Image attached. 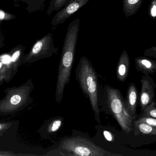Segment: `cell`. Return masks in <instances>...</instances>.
<instances>
[{
  "mask_svg": "<svg viewBox=\"0 0 156 156\" xmlns=\"http://www.w3.org/2000/svg\"><path fill=\"white\" fill-rule=\"evenodd\" d=\"M80 20H73L68 26L61 55L57 77L55 98L61 103L65 88L70 81L71 72L75 56L76 48L80 29Z\"/></svg>",
  "mask_w": 156,
  "mask_h": 156,
  "instance_id": "obj_1",
  "label": "cell"
},
{
  "mask_svg": "<svg viewBox=\"0 0 156 156\" xmlns=\"http://www.w3.org/2000/svg\"><path fill=\"white\" fill-rule=\"evenodd\" d=\"M76 77L83 93L90 100L95 118L100 124L98 78L91 62L85 56L80 58L76 70Z\"/></svg>",
  "mask_w": 156,
  "mask_h": 156,
  "instance_id": "obj_2",
  "label": "cell"
},
{
  "mask_svg": "<svg viewBox=\"0 0 156 156\" xmlns=\"http://www.w3.org/2000/svg\"><path fill=\"white\" fill-rule=\"evenodd\" d=\"M61 155L74 156H119L95 144L87 139L80 136L65 139L59 147Z\"/></svg>",
  "mask_w": 156,
  "mask_h": 156,
  "instance_id": "obj_3",
  "label": "cell"
},
{
  "mask_svg": "<svg viewBox=\"0 0 156 156\" xmlns=\"http://www.w3.org/2000/svg\"><path fill=\"white\" fill-rule=\"evenodd\" d=\"M106 90L107 102L109 110L122 130L129 134L133 129L134 120L127 110L124 97L118 89L107 86Z\"/></svg>",
  "mask_w": 156,
  "mask_h": 156,
  "instance_id": "obj_4",
  "label": "cell"
},
{
  "mask_svg": "<svg viewBox=\"0 0 156 156\" xmlns=\"http://www.w3.org/2000/svg\"><path fill=\"white\" fill-rule=\"evenodd\" d=\"M31 86L28 84L9 90L0 101V114H8L19 110L26 105L30 98Z\"/></svg>",
  "mask_w": 156,
  "mask_h": 156,
  "instance_id": "obj_5",
  "label": "cell"
},
{
  "mask_svg": "<svg viewBox=\"0 0 156 156\" xmlns=\"http://www.w3.org/2000/svg\"><path fill=\"white\" fill-rule=\"evenodd\" d=\"M141 91L140 97V104L143 110L154 99L156 85L154 80L149 74H144L140 80Z\"/></svg>",
  "mask_w": 156,
  "mask_h": 156,
  "instance_id": "obj_6",
  "label": "cell"
},
{
  "mask_svg": "<svg viewBox=\"0 0 156 156\" xmlns=\"http://www.w3.org/2000/svg\"><path fill=\"white\" fill-rule=\"evenodd\" d=\"M89 1L90 0H70L69 2L64 6V8L55 16L53 19V25H56L63 23Z\"/></svg>",
  "mask_w": 156,
  "mask_h": 156,
  "instance_id": "obj_7",
  "label": "cell"
},
{
  "mask_svg": "<svg viewBox=\"0 0 156 156\" xmlns=\"http://www.w3.org/2000/svg\"><path fill=\"white\" fill-rule=\"evenodd\" d=\"M138 100V92L134 83L129 84L125 99V104L128 112L133 120L136 117V109Z\"/></svg>",
  "mask_w": 156,
  "mask_h": 156,
  "instance_id": "obj_8",
  "label": "cell"
},
{
  "mask_svg": "<svg viewBox=\"0 0 156 156\" xmlns=\"http://www.w3.org/2000/svg\"><path fill=\"white\" fill-rule=\"evenodd\" d=\"M130 66V60L127 51L124 50L119 57L116 69L118 79L120 82L126 81L128 75Z\"/></svg>",
  "mask_w": 156,
  "mask_h": 156,
  "instance_id": "obj_9",
  "label": "cell"
},
{
  "mask_svg": "<svg viewBox=\"0 0 156 156\" xmlns=\"http://www.w3.org/2000/svg\"><path fill=\"white\" fill-rule=\"evenodd\" d=\"M135 64L137 70L144 74H152L156 71V62L154 60L145 57L135 58Z\"/></svg>",
  "mask_w": 156,
  "mask_h": 156,
  "instance_id": "obj_10",
  "label": "cell"
},
{
  "mask_svg": "<svg viewBox=\"0 0 156 156\" xmlns=\"http://www.w3.org/2000/svg\"><path fill=\"white\" fill-rule=\"evenodd\" d=\"M143 0H122L123 12L126 18L136 14L139 10Z\"/></svg>",
  "mask_w": 156,
  "mask_h": 156,
  "instance_id": "obj_11",
  "label": "cell"
},
{
  "mask_svg": "<svg viewBox=\"0 0 156 156\" xmlns=\"http://www.w3.org/2000/svg\"><path fill=\"white\" fill-rule=\"evenodd\" d=\"M135 129V135L140 134L142 135L155 136L156 135V127L150 126L143 123H140L135 121L134 123Z\"/></svg>",
  "mask_w": 156,
  "mask_h": 156,
  "instance_id": "obj_12",
  "label": "cell"
},
{
  "mask_svg": "<svg viewBox=\"0 0 156 156\" xmlns=\"http://www.w3.org/2000/svg\"><path fill=\"white\" fill-rule=\"evenodd\" d=\"M142 116L156 119V103L154 99L144 108Z\"/></svg>",
  "mask_w": 156,
  "mask_h": 156,
  "instance_id": "obj_13",
  "label": "cell"
},
{
  "mask_svg": "<svg viewBox=\"0 0 156 156\" xmlns=\"http://www.w3.org/2000/svg\"><path fill=\"white\" fill-rule=\"evenodd\" d=\"M70 0H53L52 3L51 9L58 10L66 5Z\"/></svg>",
  "mask_w": 156,
  "mask_h": 156,
  "instance_id": "obj_14",
  "label": "cell"
},
{
  "mask_svg": "<svg viewBox=\"0 0 156 156\" xmlns=\"http://www.w3.org/2000/svg\"><path fill=\"white\" fill-rule=\"evenodd\" d=\"M135 121L140 123H145L150 126L156 127V119L153 118L142 116L140 118Z\"/></svg>",
  "mask_w": 156,
  "mask_h": 156,
  "instance_id": "obj_15",
  "label": "cell"
},
{
  "mask_svg": "<svg viewBox=\"0 0 156 156\" xmlns=\"http://www.w3.org/2000/svg\"><path fill=\"white\" fill-rule=\"evenodd\" d=\"M62 120L61 119H55L50 125L49 131L51 132H54L57 131L62 126Z\"/></svg>",
  "mask_w": 156,
  "mask_h": 156,
  "instance_id": "obj_16",
  "label": "cell"
},
{
  "mask_svg": "<svg viewBox=\"0 0 156 156\" xmlns=\"http://www.w3.org/2000/svg\"><path fill=\"white\" fill-rule=\"evenodd\" d=\"M149 13L150 17L155 20L156 17V0H151L150 5Z\"/></svg>",
  "mask_w": 156,
  "mask_h": 156,
  "instance_id": "obj_17",
  "label": "cell"
},
{
  "mask_svg": "<svg viewBox=\"0 0 156 156\" xmlns=\"http://www.w3.org/2000/svg\"><path fill=\"white\" fill-rule=\"evenodd\" d=\"M43 46V44L41 41L36 43L32 50V54L33 55L38 54L41 51Z\"/></svg>",
  "mask_w": 156,
  "mask_h": 156,
  "instance_id": "obj_18",
  "label": "cell"
},
{
  "mask_svg": "<svg viewBox=\"0 0 156 156\" xmlns=\"http://www.w3.org/2000/svg\"><path fill=\"white\" fill-rule=\"evenodd\" d=\"M144 54L146 56H153L156 58V47H151L150 49H147L144 52Z\"/></svg>",
  "mask_w": 156,
  "mask_h": 156,
  "instance_id": "obj_19",
  "label": "cell"
},
{
  "mask_svg": "<svg viewBox=\"0 0 156 156\" xmlns=\"http://www.w3.org/2000/svg\"><path fill=\"white\" fill-rule=\"evenodd\" d=\"M104 136L107 140L108 141H113L114 140V137L111 132L107 130H104L103 132Z\"/></svg>",
  "mask_w": 156,
  "mask_h": 156,
  "instance_id": "obj_20",
  "label": "cell"
},
{
  "mask_svg": "<svg viewBox=\"0 0 156 156\" xmlns=\"http://www.w3.org/2000/svg\"><path fill=\"white\" fill-rule=\"evenodd\" d=\"M1 61L2 63L4 64H8L11 62V57L8 55H3L2 56Z\"/></svg>",
  "mask_w": 156,
  "mask_h": 156,
  "instance_id": "obj_21",
  "label": "cell"
},
{
  "mask_svg": "<svg viewBox=\"0 0 156 156\" xmlns=\"http://www.w3.org/2000/svg\"><path fill=\"white\" fill-rule=\"evenodd\" d=\"M20 55V51H17L15 52L12 56L11 62L12 63L15 62L19 59Z\"/></svg>",
  "mask_w": 156,
  "mask_h": 156,
  "instance_id": "obj_22",
  "label": "cell"
},
{
  "mask_svg": "<svg viewBox=\"0 0 156 156\" xmlns=\"http://www.w3.org/2000/svg\"><path fill=\"white\" fill-rule=\"evenodd\" d=\"M6 16L7 15H6V13L0 10V20H4L6 18Z\"/></svg>",
  "mask_w": 156,
  "mask_h": 156,
  "instance_id": "obj_23",
  "label": "cell"
},
{
  "mask_svg": "<svg viewBox=\"0 0 156 156\" xmlns=\"http://www.w3.org/2000/svg\"><path fill=\"white\" fill-rule=\"evenodd\" d=\"M2 63L1 62H0V69L2 68Z\"/></svg>",
  "mask_w": 156,
  "mask_h": 156,
  "instance_id": "obj_24",
  "label": "cell"
},
{
  "mask_svg": "<svg viewBox=\"0 0 156 156\" xmlns=\"http://www.w3.org/2000/svg\"><path fill=\"white\" fill-rule=\"evenodd\" d=\"M1 128V126H0V129Z\"/></svg>",
  "mask_w": 156,
  "mask_h": 156,
  "instance_id": "obj_25",
  "label": "cell"
}]
</instances>
